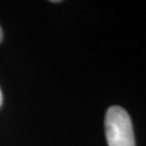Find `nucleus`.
Returning <instances> with one entry per match:
<instances>
[{"instance_id":"1","label":"nucleus","mask_w":146,"mask_h":146,"mask_svg":"<svg viewBox=\"0 0 146 146\" xmlns=\"http://www.w3.org/2000/svg\"><path fill=\"white\" fill-rule=\"evenodd\" d=\"M104 125L108 146H135L132 121L125 108L110 106L105 114Z\"/></svg>"},{"instance_id":"2","label":"nucleus","mask_w":146,"mask_h":146,"mask_svg":"<svg viewBox=\"0 0 146 146\" xmlns=\"http://www.w3.org/2000/svg\"><path fill=\"white\" fill-rule=\"evenodd\" d=\"M2 38H3V33H2V28L0 26V42L2 41Z\"/></svg>"},{"instance_id":"3","label":"nucleus","mask_w":146,"mask_h":146,"mask_svg":"<svg viewBox=\"0 0 146 146\" xmlns=\"http://www.w3.org/2000/svg\"><path fill=\"white\" fill-rule=\"evenodd\" d=\"M2 100H3V98H2V92H1V89H0V106L2 105Z\"/></svg>"}]
</instances>
